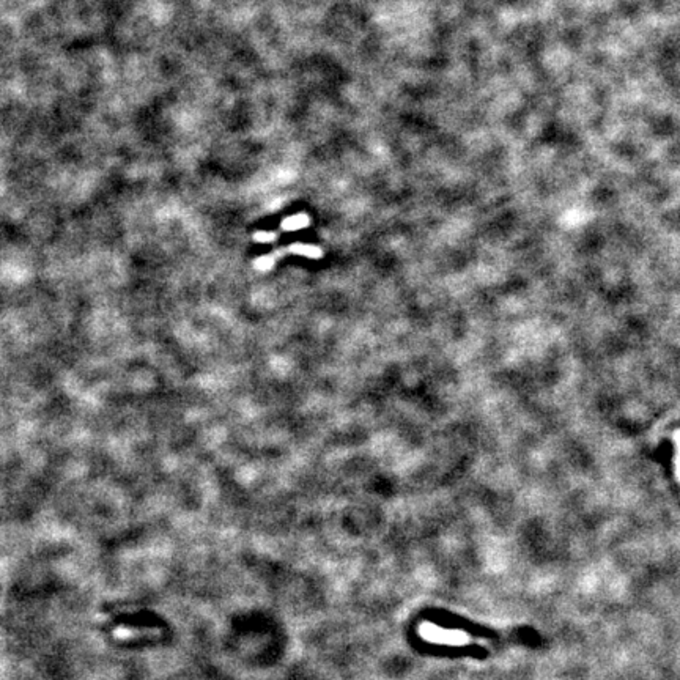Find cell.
<instances>
[{"mask_svg": "<svg viewBox=\"0 0 680 680\" xmlns=\"http://www.w3.org/2000/svg\"><path fill=\"white\" fill-rule=\"evenodd\" d=\"M674 474H676L677 484L680 485V430L674 433Z\"/></svg>", "mask_w": 680, "mask_h": 680, "instance_id": "obj_4", "label": "cell"}, {"mask_svg": "<svg viewBox=\"0 0 680 680\" xmlns=\"http://www.w3.org/2000/svg\"><path fill=\"white\" fill-rule=\"evenodd\" d=\"M290 251L294 254L304 255V257H309V258H320L323 255L320 247L310 246V245H293L290 246Z\"/></svg>", "mask_w": 680, "mask_h": 680, "instance_id": "obj_2", "label": "cell"}, {"mask_svg": "<svg viewBox=\"0 0 680 680\" xmlns=\"http://www.w3.org/2000/svg\"><path fill=\"white\" fill-rule=\"evenodd\" d=\"M274 238L276 235L271 234V232H257V234H255V240L258 243H271Z\"/></svg>", "mask_w": 680, "mask_h": 680, "instance_id": "obj_6", "label": "cell"}, {"mask_svg": "<svg viewBox=\"0 0 680 680\" xmlns=\"http://www.w3.org/2000/svg\"><path fill=\"white\" fill-rule=\"evenodd\" d=\"M274 260H276V255H263V257L255 260V268L260 271L270 270L271 266L274 265Z\"/></svg>", "mask_w": 680, "mask_h": 680, "instance_id": "obj_5", "label": "cell"}, {"mask_svg": "<svg viewBox=\"0 0 680 680\" xmlns=\"http://www.w3.org/2000/svg\"><path fill=\"white\" fill-rule=\"evenodd\" d=\"M424 634L427 639H432L435 643L440 644H464V641H468L466 634H463L460 632H451L447 628H438L435 625H425Z\"/></svg>", "mask_w": 680, "mask_h": 680, "instance_id": "obj_1", "label": "cell"}, {"mask_svg": "<svg viewBox=\"0 0 680 680\" xmlns=\"http://www.w3.org/2000/svg\"><path fill=\"white\" fill-rule=\"evenodd\" d=\"M308 224H309V218L305 216V214L299 213V214H296V216H292V218L283 220L282 227L285 230H299V229H304V227Z\"/></svg>", "mask_w": 680, "mask_h": 680, "instance_id": "obj_3", "label": "cell"}]
</instances>
